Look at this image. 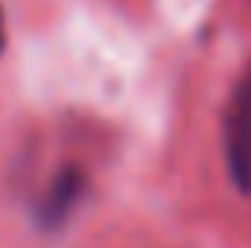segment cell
<instances>
[{
    "mask_svg": "<svg viewBox=\"0 0 251 248\" xmlns=\"http://www.w3.org/2000/svg\"><path fill=\"white\" fill-rule=\"evenodd\" d=\"M84 190V175L76 172V168H66V172H58V179L51 183L44 204H40V216H44V223H62L69 216V208L76 204Z\"/></svg>",
    "mask_w": 251,
    "mask_h": 248,
    "instance_id": "cell-2",
    "label": "cell"
},
{
    "mask_svg": "<svg viewBox=\"0 0 251 248\" xmlns=\"http://www.w3.org/2000/svg\"><path fill=\"white\" fill-rule=\"evenodd\" d=\"M226 161L229 175L244 193H251V66L240 77L226 113Z\"/></svg>",
    "mask_w": 251,
    "mask_h": 248,
    "instance_id": "cell-1",
    "label": "cell"
},
{
    "mask_svg": "<svg viewBox=\"0 0 251 248\" xmlns=\"http://www.w3.org/2000/svg\"><path fill=\"white\" fill-rule=\"evenodd\" d=\"M0 51H4V15H0Z\"/></svg>",
    "mask_w": 251,
    "mask_h": 248,
    "instance_id": "cell-3",
    "label": "cell"
}]
</instances>
